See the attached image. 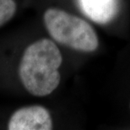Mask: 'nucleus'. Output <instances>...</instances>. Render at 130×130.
Wrapping results in <instances>:
<instances>
[{"label": "nucleus", "mask_w": 130, "mask_h": 130, "mask_svg": "<svg viewBox=\"0 0 130 130\" xmlns=\"http://www.w3.org/2000/svg\"><path fill=\"white\" fill-rule=\"evenodd\" d=\"M60 49L53 40L41 38L26 46L18 68L20 82L25 90L37 97L52 94L61 81Z\"/></svg>", "instance_id": "1"}, {"label": "nucleus", "mask_w": 130, "mask_h": 130, "mask_svg": "<svg viewBox=\"0 0 130 130\" xmlns=\"http://www.w3.org/2000/svg\"><path fill=\"white\" fill-rule=\"evenodd\" d=\"M7 127L9 130H51L53 122L50 111L45 106L32 105L14 111Z\"/></svg>", "instance_id": "3"}, {"label": "nucleus", "mask_w": 130, "mask_h": 130, "mask_svg": "<svg viewBox=\"0 0 130 130\" xmlns=\"http://www.w3.org/2000/svg\"><path fill=\"white\" fill-rule=\"evenodd\" d=\"M129 108H130V102H129Z\"/></svg>", "instance_id": "6"}, {"label": "nucleus", "mask_w": 130, "mask_h": 130, "mask_svg": "<svg viewBox=\"0 0 130 130\" xmlns=\"http://www.w3.org/2000/svg\"><path fill=\"white\" fill-rule=\"evenodd\" d=\"M17 11L15 0H0V28L9 23Z\"/></svg>", "instance_id": "5"}, {"label": "nucleus", "mask_w": 130, "mask_h": 130, "mask_svg": "<svg viewBox=\"0 0 130 130\" xmlns=\"http://www.w3.org/2000/svg\"><path fill=\"white\" fill-rule=\"evenodd\" d=\"M83 13L93 22L106 25L117 16L118 0H78Z\"/></svg>", "instance_id": "4"}, {"label": "nucleus", "mask_w": 130, "mask_h": 130, "mask_svg": "<svg viewBox=\"0 0 130 130\" xmlns=\"http://www.w3.org/2000/svg\"><path fill=\"white\" fill-rule=\"evenodd\" d=\"M43 22L48 34L58 44L84 53H92L98 48L96 32L82 18L51 7L44 12Z\"/></svg>", "instance_id": "2"}]
</instances>
